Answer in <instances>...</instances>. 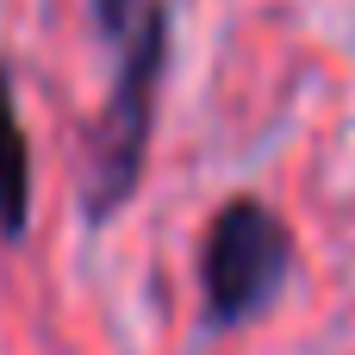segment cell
Wrapping results in <instances>:
<instances>
[{
    "label": "cell",
    "mask_w": 355,
    "mask_h": 355,
    "mask_svg": "<svg viewBox=\"0 0 355 355\" xmlns=\"http://www.w3.org/2000/svg\"><path fill=\"white\" fill-rule=\"evenodd\" d=\"M168 0H150L137 12V25L119 37L125 62L112 69V87L94 112L87 150H81V218L87 231H106L131 193L144 187V162L156 144V106H162V81H168Z\"/></svg>",
    "instance_id": "obj_1"
},
{
    "label": "cell",
    "mask_w": 355,
    "mask_h": 355,
    "mask_svg": "<svg viewBox=\"0 0 355 355\" xmlns=\"http://www.w3.org/2000/svg\"><path fill=\"white\" fill-rule=\"evenodd\" d=\"M293 262H300V243H293L287 218L256 193H231L200 231V318H206V331H237V324L262 318L287 293Z\"/></svg>",
    "instance_id": "obj_2"
},
{
    "label": "cell",
    "mask_w": 355,
    "mask_h": 355,
    "mask_svg": "<svg viewBox=\"0 0 355 355\" xmlns=\"http://www.w3.org/2000/svg\"><path fill=\"white\" fill-rule=\"evenodd\" d=\"M25 231H31V144L19 125L12 69L0 62V237L19 243Z\"/></svg>",
    "instance_id": "obj_3"
},
{
    "label": "cell",
    "mask_w": 355,
    "mask_h": 355,
    "mask_svg": "<svg viewBox=\"0 0 355 355\" xmlns=\"http://www.w3.org/2000/svg\"><path fill=\"white\" fill-rule=\"evenodd\" d=\"M150 0H87V12H94V25H100V37H125L131 25H137V12H144Z\"/></svg>",
    "instance_id": "obj_4"
}]
</instances>
